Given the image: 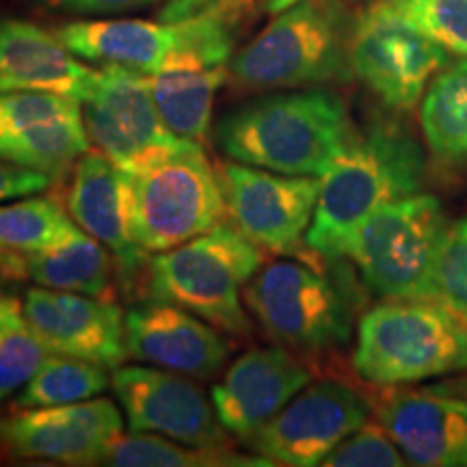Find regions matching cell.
I'll list each match as a JSON object with an SVG mask.
<instances>
[{
  "mask_svg": "<svg viewBox=\"0 0 467 467\" xmlns=\"http://www.w3.org/2000/svg\"><path fill=\"white\" fill-rule=\"evenodd\" d=\"M355 134L347 102L336 91L306 87L232 109L214 126V143L243 165L323 178Z\"/></svg>",
  "mask_w": 467,
  "mask_h": 467,
  "instance_id": "obj_1",
  "label": "cell"
},
{
  "mask_svg": "<svg viewBox=\"0 0 467 467\" xmlns=\"http://www.w3.org/2000/svg\"><path fill=\"white\" fill-rule=\"evenodd\" d=\"M424 182L426 154L413 132L394 117H375L320 178L307 249L325 258H344L348 241L368 217L422 192Z\"/></svg>",
  "mask_w": 467,
  "mask_h": 467,
  "instance_id": "obj_2",
  "label": "cell"
},
{
  "mask_svg": "<svg viewBox=\"0 0 467 467\" xmlns=\"http://www.w3.org/2000/svg\"><path fill=\"white\" fill-rule=\"evenodd\" d=\"M320 255L262 266L244 285V303L277 344L301 353L344 347L364 306V288L344 258L323 268Z\"/></svg>",
  "mask_w": 467,
  "mask_h": 467,
  "instance_id": "obj_3",
  "label": "cell"
},
{
  "mask_svg": "<svg viewBox=\"0 0 467 467\" xmlns=\"http://www.w3.org/2000/svg\"><path fill=\"white\" fill-rule=\"evenodd\" d=\"M353 25L342 0H299L232 57V80L249 91L348 83Z\"/></svg>",
  "mask_w": 467,
  "mask_h": 467,
  "instance_id": "obj_4",
  "label": "cell"
},
{
  "mask_svg": "<svg viewBox=\"0 0 467 467\" xmlns=\"http://www.w3.org/2000/svg\"><path fill=\"white\" fill-rule=\"evenodd\" d=\"M353 368L377 388L467 370V325L437 301L389 299L359 317Z\"/></svg>",
  "mask_w": 467,
  "mask_h": 467,
  "instance_id": "obj_5",
  "label": "cell"
},
{
  "mask_svg": "<svg viewBox=\"0 0 467 467\" xmlns=\"http://www.w3.org/2000/svg\"><path fill=\"white\" fill-rule=\"evenodd\" d=\"M265 266V249L234 223L150 258L148 295L189 309L217 329L247 336L251 318L243 306L244 285Z\"/></svg>",
  "mask_w": 467,
  "mask_h": 467,
  "instance_id": "obj_6",
  "label": "cell"
},
{
  "mask_svg": "<svg viewBox=\"0 0 467 467\" xmlns=\"http://www.w3.org/2000/svg\"><path fill=\"white\" fill-rule=\"evenodd\" d=\"M452 221L431 192H416L379 208L358 227L344 258L377 296L435 301V268Z\"/></svg>",
  "mask_w": 467,
  "mask_h": 467,
  "instance_id": "obj_7",
  "label": "cell"
},
{
  "mask_svg": "<svg viewBox=\"0 0 467 467\" xmlns=\"http://www.w3.org/2000/svg\"><path fill=\"white\" fill-rule=\"evenodd\" d=\"M219 169L203 145L130 175L132 236L145 254H162L202 236L225 217Z\"/></svg>",
  "mask_w": 467,
  "mask_h": 467,
  "instance_id": "obj_8",
  "label": "cell"
},
{
  "mask_svg": "<svg viewBox=\"0 0 467 467\" xmlns=\"http://www.w3.org/2000/svg\"><path fill=\"white\" fill-rule=\"evenodd\" d=\"M451 52L426 35L396 0H375L355 17L350 66L355 78L389 110L416 109Z\"/></svg>",
  "mask_w": 467,
  "mask_h": 467,
  "instance_id": "obj_9",
  "label": "cell"
},
{
  "mask_svg": "<svg viewBox=\"0 0 467 467\" xmlns=\"http://www.w3.org/2000/svg\"><path fill=\"white\" fill-rule=\"evenodd\" d=\"M89 139L121 171L137 175L145 169L192 148L165 124L150 76L124 66H104L96 89L83 102Z\"/></svg>",
  "mask_w": 467,
  "mask_h": 467,
  "instance_id": "obj_10",
  "label": "cell"
},
{
  "mask_svg": "<svg viewBox=\"0 0 467 467\" xmlns=\"http://www.w3.org/2000/svg\"><path fill=\"white\" fill-rule=\"evenodd\" d=\"M219 178L225 213L251 243L282 255H299L307 247L320 178L268 171L236 161L221 162Z\"/></svg>",
  "mask_w": 467,
  "mask_h": 467,
  "instance_id": "obj_11",
  "label": "cell"
},
{
  "mask_svg": "<svg viewBox=\"0 0 467 467\" xmlns=\"http://www.w3.org/2000/svg\"><path fill=\"white\" fill-rule=\"evenodd\" d=\"M370 416L372 405L364 394L337 379H320L307 383L244 443L271 465H323L327 454Z\"/></svg>",
  "mask_w": 467,
  "mask_h": 467,
  "instance_id": "obj_12",
  "label": "cell"
},
{
  "mask_svg": "<svg viewBox=\"0 0 467 467\" xmlns=\"http://www.w3.org/2000/svg\"><path fill=\"white\" fill-rule=\"evenodd\" d=\"M110 388L134 433H159L208 451L230 448L213 400L189 377L156 366H117Z\"/></svg>",
  "mask_w": 467,
  "mask_h": 467,
  "instance_id": "obj_13",
  "label": "cell"
},
{
  "mask_svg": "<svg viewBox=\"0 0 467 467\" xmlns=\"http://www.w3.org/2000/svg\"><path fill=\"white\" fill-rule=\"evenodd\" d=\"M119 435L124 418L109 399L14 409L0 418V451L16 459L102 465Z\"/></svg>",
  "mask_w": 467,
  "mask_h": 467,
  "instance_id": "obj_14",
  "label": "cell"
},
{
  "mask_svg": "<svg viewBox=\"0 0 467 467\" xmlns=\"http://www.w3.org/2000/svg\"><path fill=\"white\" fill-rule=\"evenodd\" d=\"M89 150L83 102L48 91H0V161L61 180Z\"/></svg>",
  "mask_w": 467,
  "mask_h": 467,
  "instance_id": "obj_15",
  "label": "cell"
},
{
  "mask_svg": "<svg viewBox=\"0 0 467 467\" xmlns=\"http://www.w3.org/2000/svg\"><path fill=\"white\" fill-rule=\"evenodd\" d=\"M128 358L191 379L217 377L232 355V344L214 325L173 306L150 299L126 312Z\"/></svg>",
  "mask_w": 467,
  "mask_h": 467,
  "instance_id": "obj_16",
  "label": "cell"
},
{
  "mask_svg": "<svg viewBox=\"0 0 467 467\" xmlns=\"http://www.w3.org/2000/svg\"><path fill=\"white\" fill-rule=\"evenodd\" d=\"M22 309L28 327L52 353L93 361L109 370L128 358L126 314L115 301L37 285L25 292Z\"/></svg>",
  "mask_w": 467,
  "mask_h": 467,
  "instance_id": "obj_17",
  "label": "cell"
},
{
  "mask_svg": "<svg viewBox=\"0 0 467 467\" xmlns=\"http://www.w3.org/2000/svg\"><path fill=\"white\" fill-rule=\"evenodd\" d=\"M312 383L306 361L282 347H258L243 353L210 392L227 433L247 441Z\"/></svg>",
  "mask_w": 467,
  "mask_h": 467,
  "instance_id": "obj_18",
  "label": "cell"
},
{
  "mask_svg": "<svg viewBox=\"0 0 467 467\" xmlns=\"http://www.w3.org/2000/svg\"><path fill=\"white\" fill-rule=\"evenodd\" d=\"M377 422L411 465L467 467V405L433 389L396 385L370 400Z\"/></svg>",
  "mask_w": 467,
  "mask_h": 467,
  "instance_id": "obj_19",
  "label": "cell"
},
{
  "mask_svg": "<svg viewBox=\"0 0 467 467\" xmlns=\"http://www.w3.org/2000/svg\"><path fill=\"white\" fill-rule=\"evenodd\" d=\"M67 213L85 234L102 243L117 262V275L132 288L150 265L130 225V173L121 171L102 151H87L74 162L67 189Z\"/></svg>",
  "mask_w": 467,
  "mask_h": 467,
  "instance_id": "obj_20",
  "label": "cell"
},
{
  "mask_svg": "<svg viewBox=\"0 0 467 467\" xmlns=\"http://www.w3.org/2000/svg\"><path fill=\"white\" fill-rule=\"evenodd\" d=\"M100 80L57 33L26 20H0V91H48L85 102Z\"/></svg>",
  "mask_w": 467,
  "mask_h": 467,
  "instance_id": "obj_21",
  "label": "cell"
},
{
  "mask_svg": "<svg viewBox=\"0 0 467 467\" xmlns=\"http://www.w3.org/2000/svg\"><path fill=\"white\" fill-rule=\"evenodd\" d=\"M55 33L76 57L148 76L159 72L184 42L182 22L162 20H80Z\"/></svg>",
  "mask_w": 467,
  "mask_h": 467,
  "instance_id": "obj_22",
  "label": "cell"
},
{
  "mask_svg": "<svg viewBox=\"0 0 467 467\" xmlns=\"http://www.w3.org/2000/svg\"><path fill=\"white\" fill-rule=\"evenodd\" d=\"M115 265L113 254L89 234H78L74 241L39 254L0 251V271L5 279L78 292L102 301L117 299Z\"/></svg>",
  "mask_w": 467,
  "mask_h": 467,
  "instance_id": "obj_23",
  "label": "cell"
},
{
  "mask_svg": "<svg viewBox=\"0 0 467 467\" xmlns=\"http://www.w3.org/2000/svg\"><path fill=\"white\" fill-rule=\"evenodd\" d=\"M426 150L443 167H467V57L448 61L420 100Z\"/></svg>",
  "mask_w": 467,
  "mask_h": 467,
  "instance_id": "obj_24",
  "label": "cell"
},
{
  "mask_svg": "<svg viewBox=\"0 0 467 467\" xmlns=\"http://www.w3.org/2000/svg\"><path fill=\"white\" fill-rule=\"evenodd\" d=\"M83 234L61 202L33 197L0 206V251L39 254Z\"/></svg>",
  "mask_w": 467,
  "mask_h": 467,
  "instance_id": "obj_25",
  "label": "cell"
},
{
  "mask_svg": "<svg viewBox=\"0 0 467 467\" xmlns=\"http://www.w3.org/2000/svg\"><path fill=\"white\" fill-rule=\"evenodd\" d=\"M109 388V368L52 353L37 375L16 396L14 409L72 405V402L98 399Z\"/></svg>",
  "mask_w": 467,
  "mask_h": 467,
  "instance_id": "obj_26",
  "label": "cell"
},
{
  "mask_svg": "<svg viewBox=\"0 0 467 467\" xmlns=\"http://www.w3.org/2000/svg\"><path fill=\"white\" fill-rule=\"evenodd\" d=\"M102 465L115 467H208V465H254L230 451H208L169 440L159 433L119 435Z\"/></svg>",
  "mask_w": 467,
  "mask_h": 467,
  "instance_id": "obj_27",
  "label": "cell"
},
{
  "mask_svg": "<svg viewBox=\"0 0 467 467\" xmlns=\"http://www.w3.org/2000/svg\"><path fill=\"white\" fill-rule=\"evenodd\" d=\"M433 299L467 325V217L452 221L443 236Z\"/></svg>",
  "mask_w": 467,
  "mask_h": 467,
  "instance_id": "obj_28",
  "label": "cell"
},
{
  "mask_svg": "<svg viewBox=\"0 0 467 467\" xmlns=\"http://www.w3.org/2000/svg\"><path fill=\"white\" fill-rule=\"evenodd\" d=\"M50 355L28 323L0 334V402L25 388Z\"/></svg>",
  "mask_w": 467,
  "mask_h": 467,
  "instance_id": "obj_29",
  "label": "cell"
},
{
  "mask_svg": "<svg viewBox=\"0 0 467 467\" xmlns=\"http://www.w3.org/2000/svg\"><path fill=\"white\" fill-rule=\"evenodd\" d=\"M451 55L467 57V0H396Z\"/></svg>",
  "mask_w": 467,
  "mask_h": 467,
  "instance_id": "obj_30",
  "label": "cell"
},
{
  "mask_svg": "<svg viewBox=\"0 0 467 467\" xmlns=\"http://www.w3.org/2000/svg\"><path fill=\"white\" fill-rule=\"evenodd\" d=\"M409 461L381 422L361 424L327 454L325 467H402Z\"/></svg>",
  "mask_w": 467,
  "mask_h": 467,
  "instance_id": "obj_31",
  "label": "cell"
},
{
  "mask_svg": "<svg viewBox=\"0 0 467 467\" xmlns=\"http://www.w3.org/2000/svg\"><path fill=\"white\" fill-rule=\"evenodd\" d=\"M55 182H58L55 175L0 161V202L39 195V192L52 189Z\"/></svg>",
  "mask_w": 467,
  "mask_h": 467,
  "instance_id": "obj_32",
  "label": "cell"
},
{
  "mask_svg": "<svg viewBox=\"0 0 467 467\" xmlns=\"http://www.w3.org/2000/svg\"><path fill=\"white\" fill-rule=\"evenodd\" d=\"M46 3L69 14H113V11L143 7L154 0H46Z\"/></svg>",
  "mask_w": 467,
  "mask_h": 467,
  "instance_id": "obj_33",
  "label": "cell"
},
{
  "mask_svg": "<svg viewBox=\"0 0 467 467\" xmlns=\"http://www.w3.org/2000/svg\"><path fill=\"white\" fill-rule=\"evenodd\" d=\"M210 3H214V0H169L167 7L161 11V20L162 22H180V20H184V17L202 11L203 7H208Z\"/></svg>",
  "mask_w": 467,
  "mask_h": 467,
  "instance_id": "obj_34",
  "label": "cell"
},
{
  "mask_svg": "<svg viewBox=\"0 0 467 467\" xmlns=\"http://www.w3.org/2000/svg\"><path fill=\"white\" fill-rule=\"evenodd\" d=\"M429 389H433L437 394L451 396V399H457L467 405V370L452 377H443L437 383H431Z\"/></svg>",
  "mask_w": 467,
  "mask_h": 467,
  "instance_id": "obj_35",
  "label": "cell"
},
{
  "mask_svg": "<svg viewBox=\"0 0 467 467\" xmlns=\"http://www.w3.org/2000/svg\"><path fill=\"white\" fill-rule=\"evenodd\" d=\"M25 309L22 303L14 296H0V334L14 329V327L25 325Z\"/></svg>",
  "mask_w": 467,
  "mask_h": 467,
  "instance_id": "obj_36",
  "label": "cell"
},
{
  "mask_svg": "<svg viewBox=\"0 0 467 467\" xmlns=\"http://www.w3.org/2000/svg\"><path fill=\"white\" fill-rule=\"evenodd\" d=\"M299 3V0H268V9L273 11V14H279V11L288 9L290 5Z\"/></svg>",
  "mask_w": 467,
  "mask_h": 467,
  "instance_id": "obj_37",
  "label": "cell"
},
{
  "mask_svg": "<svg viewBox=\"0 0 467 467\" xmlns=\"http://www.w3.org/2000/svg\"><path fill=\"white\" fill-rule=\"evenodd\" d=\"M0 277H3V271H0Z\"/></svg>",
  "mask_w": 467,
  "mask_h": 467,
  "instance_id": "obj_38",
  "label": "cell"
}]
</instances>
